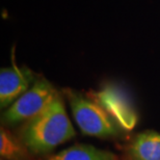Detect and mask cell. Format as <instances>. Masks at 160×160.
<instances>
[{"label":"cell","instance_id":"cell-5","mask_svg":"<svg viewBox=\"0 0 160 160\" xmlns=\"http://www.w3.org/2000/svg\"><path fill=\"white\" fill-rule=\"evenodd\" d=\"M38 79L26 67H19L15 60L11 67L0 70V107L8 108L25 94Z\"/></svg>","mask_w":160,"mask_h":160},{"label":"cell","instance_id":"cell-7","mask_svg":"<svg viewBox=\"0 0 160 160\" xmlns=\"http://www.w3.org/2000/svg\"><path fill=\"white\" fill-rule=\"evenodd\" d=\"M46 160H118L113 153L89 145H74L63 149Z\"/></svg>","mask_w":160,"mask_h":160},{"label":"cell","instance_id":"cell-8","mask_svg":"<svg viewBox=\"0 0 160 160\" xmlns=\"http://www.w3.org/2000/svg\"><path fill=\"white\" fill-rule=\"evenodd\" d=\"M21 148L18 142L4 128L0 130V154L3 158L8 160H16L20 157Z\"/></svg>","mask_w":160,"mask_h":160},{"label":"cell","instance_id":"cell-1","mask_svg":"<svg viewBox=\"0 0 160 160\" xmlns=\"http://www.w3.org/2000/svg\"><path fill=\"white\" fill-rule=\"evenodd\" d=\"M76 135L59 94L43 112L27 122L22 131L23 143L32 154L51 152Z\"/></svg>","mask_w":160,"mask_h":160},{"label":"cell","instance_id":"cell-2","mask_svg":"<svg viewBox=\"0 0 160 160\" xmlns=\"http://www.w3.org/2000/svg\"><path fill=\"white\" fill-rule=\"evenodd\" d=\"M73 118L85 135L107 138L120 134L121 128L100 105L79 92L68 91Z\"/></svg>","mask_w":160,"mask_h":160},{"label":"cell","instance_id":"cell-3","mask_svg":"<svg viewBox=\"0 0 160 160\" xmlns=\"http://www.w3.org/2000/svg\"><path fill=\"white\" fill-rule=\"evenodd\" d=\"M58 92L49 80L38 77L33 85L15 101L2 114V122L6 125H17L29 122L46 109Z\"/></svg>","mask_w":160,"mask_h":160},{"label":"cell","instance_id":"cell-4","mask_svg":"<svg viewBox=\"0 0 160 160\" xmlns=\"http://www.w3.org/2000/svg\"><path fill=\"white\" fill-rule=\"evenodd\" d=\"M122 130L131 131L137 124V112L128 92L117 84H106L99 91L89 94Z\"/></svg>","mask_w":160,"mask_h":160},{"label":"cell","instance_id":"cell-6","mask_svg":"<svg viewBox=\"0 0 160 160\" xmlns=\"http://www.w3.org/2000/svg\"><path fill=\"white\" fill-rule=\"evenodd\" d=\"M134 160H160V133L147 130L134 137L130 146Z\"/></svg>","mask_w":160,"mask_h":160}]
</instances>
